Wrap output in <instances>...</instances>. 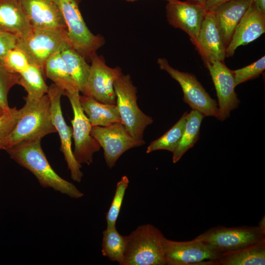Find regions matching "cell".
I'll use <instances>...</instances> for the list:
<instances>
[{"label":"cell","instance_id":"6da1fadb","mask_svg":"<svg viewBox=\"0 0 265 265\" xmlns=\"http://www.w3.org/2000/svg\"><path fill=\"white\" fill-rule=\"evenodd\" d=\"M41 139L23 141L6 150L11 159L30 171L44 187H51L73 198L83 193L52 168L43 151Z\"/></svg>","mask_w":265,"mask_h":265},{"label":"cell","instance_id":"7a4b0ae2","mask_svg":"<svg viewBox=\"0 0 265 265\" xmlns=\"http://www.w3.org/2000/svg\"><path fill=\"white\" fill-rule=\"evenodd\" d=\"M25 99L21 117L13 130L0 145V150L6 151L23 141L41 139L56 132L52 121L48 94L37 99L26 97Z\"/></svg>","mask_w":265,"mask_h":265},{"label":"cell","instance_id":"3957f363","mask_svg":"<svg viewBox=\"0 0 265 265\" xmlns=\"http://www.w3.org/2000/svg\"><path fill=\"white\" fill-rule=\"evenodd\" d=\"M165 237L150 224L137 227L126 236V243L121 265H165Z\"/></svg>","mask_w":265,"mask_h":265},{"label":"cell","instance_id":"277c9868","mask_svg":"<svg viewBox=\"0 0 265 265\" xmlns=\"http://www.w3.org/2000/svg\"><path fill=\"white\" fill-rule=\"evenodd\" d=\"M70 45L67 30L31 27L26 34L17 38L16 47L22 51L45 76L44 67L48 59Z\"/></svg>","mask_w":265,"mask_h":265},{"label":"cell","instance_id":"5b68a950","mask_svg":"<svg viewBox=\"0 0 265 265\" xmlns=\"http://www.w3.org/2000/svg\"><path fill=\"white\" fill-rule=\"evenodd\" d=\"M65 22L67 36L71 46L86 61H91L105 43L101 35L92 33L86 26L79 9L80 0H54Z\"/></svg>","mask_w":265,"mask_h":265},{"label":"cell","instance_id":"8992f818","mask_svg":"<svg viewBox=\"0 0 265 265\" xmlns=\"http://www.w3.org/2000/svg\"><path fill=\"white\" fill-rule=\"evenodd\" d=\"M114 88L121 123L132 137L143 139L145 129L153 122V119L138 107L137 88L130 75L122 73L115 81Z\"/></svg>","mask_w":265,"mask_h":265},{"label":"cell","instance_id":"52a82bcc","mask_svg":"<svg viewBox=\"0 0 265 265\" xmlns=\"http://www.w3.org/2000/svg\"><path fill=\"white\" fill-rule=\"evenodd\" d=\"M196 238L221 254L265 240V231L258 226H218L211 228Z\"/></svg>","mask_w":265,"mask_h":265},{"label":"cell","instance_id":"ba28073f","mask_svg":"<svg viewBox=\"0 0 265 265\" xmlns=\"http://www.w3.org/2000/svg\"><path fill=\"white\" fill-rule=\"evenodd\" d=\"M157 63L161 70L166 71L180 84L184 93V102L205 116L218 118L217 103L211 97L194 75L174 69L165 58H159Z\"/></svg>","mask_w":265,"mask_h":265},{"label":"cell","instance_id":"9c48e42d","mask_svg":"<svg viewBox=\"0 0 265 265\" xmlns=\"http://www.w3.org/2000/svg\"><path fill=\"white\" fill-rule=\"evenodd\" d=\"M80 91L64 93L71 103L74 118L72 137L74 140L73 152L76 160L80 164L90 165L93 160V155L99 151L101 146L91 135L92 125L84 112L80 102Z\"/></svg>","mask_w":265,"mask_h":265},{"label":"cell","instance_id":"30bf717a","mask_svg":"<svg viewBox=\"0 0 265 265\" xmlns=\"http://www.w3.org/2000/svg\"><path fill=\"white\" fill-rule=\"evenodd\" d=\"M165 265H218L220 254L195 238L185 241L165 238Z\"/></svg>","mask_w":265,"mask_h":265},{"label":"cell","instance_id":"8fae6325","mask_svg":"<svg viewBox=\"0 0 265 265\" xmlns=\"http://www.w3.org/2000/svg\"><path fill=\"white\" fill-rule=\"evenodd\" d=\"M91 134L103 148L104 159L109 168H112L127 150L145 143L143 139L132 137L121 123L105 127L92 126Z\"/></svg>","mask_w":265,"mask_h":265},{"label":"cell","instance_id":"7c38bea8","mask_svg":"<svg viewBox=\"0 0 265 265\" xmlns=\"http://www.w3.org/2000/svg\"><path fill=\"white\" fill-rule=\"evenodd\" d=\"M47 94L50 100V111L53 124L58 132L60 142V150L70 170L71 178L80 182L83 176L81 165L76 159L72 150V129L66 123L61 107V97L64 91L54 83L49 87Z\"/></svg>","mask_w":265,"mask_h":265},{"label":"cell","instance_id":"4fadbf2b","mask_svg":"<svg viewBox=\"0 0 265 265\" xmlns=\"http://www.w3.org/2000/svg\"><path fill=\"white\" fill-rule=\"evenodd\" d=\"M87 84V96L104 104H116L114 83L122 74L119 67L111 68L97 54L91 59Z\"/></svg>","mask_w":265,"mask_h":265},{"label":"cell","instance_id":"5bb4252c","mask_svg":"<svg viewBox=\"0 0 265 265\" xmlns=\"http://www.w3.org/2000/svg\"><path fill=\"white\" fill-rule=\"evenodd\" d=\"M165 10L169 24L185 32L194 45L207 12L204 4L190 0H172L168 2Z\"/></svg>","mask_w":265,"mask_h":265},{"label":"cell","instance_id":"9a60e30c","mask_svg":"<svg viewBox=\"0 0 265 265\" xmlns=\"http://www.w3.org/2000/svg\"><path fill=\"white\" fill-rule=\"evenodd\" d=\"M215 87L218 102V119L224 121L229 117L230 112L238 107L240 103L235 91L234 76L224 61L206 62Z\"/></svg>","mask_w":265,"mask_h":265},{"label":"cell","instance_id":"2e32d148","mask_svg":"<svg viewBox=\"0 0 265 265\" xmlns=\"http://www.w3.org/2000/svg\"><path fill=\"white\" fill-rule=\"evenodd\" d=\"M31 28L67 30L54 0H19Z\"/></svg>","mask_w":265,"mask_h":265},{"label":"cell","instance_id":"e0dca14e","mask_svg":"<svg viewBox=\"0 0 265 265\" xmlns=\"http://www.w3.org/2000/svg\"><path fill=\"white\" fill-rule=\"evenodd\" d=\"M265 32V13L252 2L237 26L226 48V57L232 56L236 49L256 40Z\"/></svg>","mask_w":265,"mask_h":265},{"label":"cell","instance_id":"ac0fdd59","mask_svg":"<svg viewBox=\"0 0 265 265\" xmlns=\"http://www.w3.org/2000/svg\"><path fill=\"white\" fill-rule=\"evenodd\" d=\"M194 45L204 63L224 61L226 47L212 11H207Z\"/></svg>","mask_w":265,"mask_h":265},{"label":"cell","instance_id":"d6986e66","mask_svg":"<svg viewBox=\"0 0 265 265\" xmlns=\"http://www.w3.org/2000/svg\"><path fill=\"white\" fill-rule=\"evenodd\" d=\"M252 2V0H233L219 5L212 11L226 47Z\"/></svg>","mask_w":265,"mask_h":265},{"label":"cell","instance_id":"ffe728a7","mask_svg":"<svg viewBox=\"0 0 265 265\" xmlns=\"http://www.w3.org/2000/svg\"><path fill=\"white\" fill-rule=\"evenodd\" d=\"M30 28L19 0H0V30L18 38Z\"/></svg>","mask_w":265,"mask_h":265},{"label":"cell","instance_id":"44dd1931","mask_svg":"<svg viewBox=\"0 0 265 265\" xmlns=\"http://www.w3.org/2000/svg\"><path fill=\"white\" fill-rule=\"evenodd\" d=\"M80 102L92 126L105 127L121 123L116 104L102 103L85 95L80 96Z\"/></svg>","mask_w":265,"mask_h":265},{"label":"cell","instance_id":"7402d4cb","mask_svg":"<svg viewBox=\"0 0 265 265\" xmlns=\"http://www.w3.org/2000/svg\"><path fill=\"white\" fill-rule=\"evenodd\" d=\"M265 240L222 253L218 265H265Z\"/></svg>","mask_w":265,"mask_h":265},{"label":"cell","instance_id":"603a6c76","mask_svg":"<svg viewBox=\"0 0 265 265\" xmlns=\"http://www.w3.org/2000/svg\"><path fill=\"white\" fill-rule=\"evenodd\" d=\"M67 70L79 91L87 96V84L90 67L86 59L71 45L60 52Z\"/></svg>","mask_w":265,"mask_h":265},{"label":"cell","instance_id":"cb8c5ba5","mask_svg":"<svg viewBox=\"0 0 265 265\" xmlns=\"http://www.w3.org/2000/svg\"><path fill=\"white\" fill-rule=\"evenodd\" d=\"M45 76L65 92L79 91L77 85L70 76L60 52L50 57L44 67Z\"/></svg>","mask_w":265,"mask_h":265},{"label":"cell","instance_id":"d4e9b609","mask_svg":"<svg viewBox=\"0 0 265 265\" xmlns=\"http://www.w3.org/2000/svg\"><path fill=\"white\" fill-rule=\"evenodd\" d=\"M205 117L202 113L194 109L187 114L182 137L176 150L173 153V163L177 162L197 141L199 137L201 124Z\"/></svg>","mask_w":265,"mask_h":265},{"label":"cell","instance_id":"484cf974","mask_svg":"<svg viewBox=\"0 0 265 265\" xmlns=\"http://www.w3.org/2000/svg\"><path fill=\"white\" fill-rule=\"evenodd\" d=\"M19 85L26 91L27 97L37 99L47 94L44 76L41 70L30 60L29 62L19 72Z\"/></svg>","mask_w":265,"mask_h":265},{"label":"cell","instance_id":"4316f807","mask_svg":"<svg viewBox=\"0 0 265 265\" xmlns=\"http://www.w3.org/2000/svg\"><path fill=\"white\" fill-rule=\"evenodd\" d=\"M103 235V255L121 265L126 246V236L121 235L116 226L107 227Z\"/></svg>","mask_w":265,"mask_h":265},{"label":"cell","instance_id":"83f0119b","mask_svg":"<svg viewBox=\"0 0 265 265\" xmlns=\"http://www.w3.org/2000/svg\"><path fill=\"white\" fill-rule=\"evenodd\" d=\"M185 112L179 121L167 132L148 146L146 153L159 150L169 151L173 153L176 150L185 129L186 115Z\"/></svg>","mask_w":265,"mask_h":265},{"label":"cell","instance_id":"f1b7e54d","mask_svg":"<svg viewBox=\"0 0 265 265\" xmlns=\"http://www.w3.org/2000/svg\"><path fill=\"white\" fill-rule=\"evenodd\" d=\"M129 180L127 176H123L117 183L113 200L108 211L106 213L107 227L116 226L126 190L128 186Z\"/></svg>","mask_w":265,"mask_h":265},{"label":"cell","instance_id":"f546056e","mask_svg":"<svg viewBox=\"0 0 265 265\" xmlns=\"http://www.w3.org/2000/svg\"><path fill=\"white\" fill-rule=\"evenodd\" d=\"M19 83V75L11 72L2 62H0V106L4 110H6L10 108L7 101L10 89Z\"/></svg>","mask_w":265,"mask_h":265},{"label":"cell","instance_id":"4dcf8cb0","mask_svg":"<svg viewBox=\"0 0 265 265\" xmlns=\"http://www.w3.org/2000/svg\"><path fill=\"white\" fill-rule=\"evenodd\" d=\"M265 69V56L242 68L233 70L235 86L259 77Z\"/></svg>","mask_w":265,"mask_h":265},{"label":"cell","instance_id":"1f68e13d","mask_svg":"<svg viewBox=\"0 0 265 265\" xmlns=\"http://www.w3.org/2000/svg\"><path fill=\"white\" fill-rule=\"evenodd\" d=\"M21 114V108L10 107L0 116V145L13 130Z\"/></svg>","mask_w":265,"mask_h":265},{"label":"cell","instance_id":"d6a6232c","mask_svg":"<svg viewBox=\"0 0 265 265\" xmlns=\"http://www.w3.org/2000/svg\"><path fill=\"white\" fill-rule=\"evenodd\" d=\"M17 38L12 34L0 30V62L7 53L16 47Z\"/></svg>","mask_w":265,"mask_h":265},{"label":"cell","instance_id":"836d02e7","mask_svg":"<svg viewBox=\"0 0 265 265\" xmlns=\"http://www.w3.org/2000/svg\"><path fill=\"white\" fill-rule=\"evenodd\" d=\"M233 0H207L204 6L207 11H212L219 5Z\"/></svg>","mask_w":265,"mask_h":265},{"label":"cell","instance_id":"e575fe53","mask_svg":"<svg viewBox=\"0 0 265 265\" xmlns=\"http://www.w3.org/2000/svg\"><path fill=\"white\" fill-rule=\"evenodd\" d=\"M252 3L265 13V0H252Z\"/></svg>","mask_w":265,"mask_h":265},{"label":"cell","instance_id":"d590c367","mask_svg":"<svg viewBox=\"0 0 265 265\" xmlns=\"http://www.w3.org/2000/svg\"><path fill=\"white\" fill-rule=\"evenodd\" d=\"M265 216H264L260 221L258 226L263 231H265Z\"/></svg>","mask_w":265,"mask_h":265},{"label":"cell","instance_id":"8d00e7d4","mask_svg":"<svg viewBox=\"0 0 265 265\" xmlns=\"http://www.w3.org/2000/svg\"><path fill=\"white\" fill-rule=\"evenodd\" d=\"M190 0L196 2H198V3H200L204 4L205 1L207 0Z\"/></svg>","mask_w":265,"mask_h":265},{"label":"cell","instance_id":"74e56055","mask_svg":"<svg viewBox=\"0 0 265 265\" xmlns=\"http://www.w3.org/2000/svg\"><path fill=\"white\" fill-rule=\"evenodd\" d=\"M6 110L0 106V116H1Z\"/></svg>","mask_w":265,"mask_h":265},{"label":"cell","instance_id":"f35d334b","mask_svg":"<svg viewBox=\"0 0 265 265\" xmlns=\"http://www.w3.org/2000/svg\"><path fill=\"white\" fill-rule=\"evenodd\" d=\"M126 0V1L127 2H134V1H137L138 0Z\"/></svg>","mask_w":265,"mask_h":265},{"label":"cell","instance_id":"ab89813d","mask_svg":"<svg viewBox=\"0 0 265 265\" xmlns=\"http://www.w3.org/2000/svg\"><path fill=\"white\" fill-rule=\"evenodd\" d=\"M166 0V1H167L168 2V1H171V0Z\"/></svg>","mask_w":265,"mask_h":265}]
</instances>
